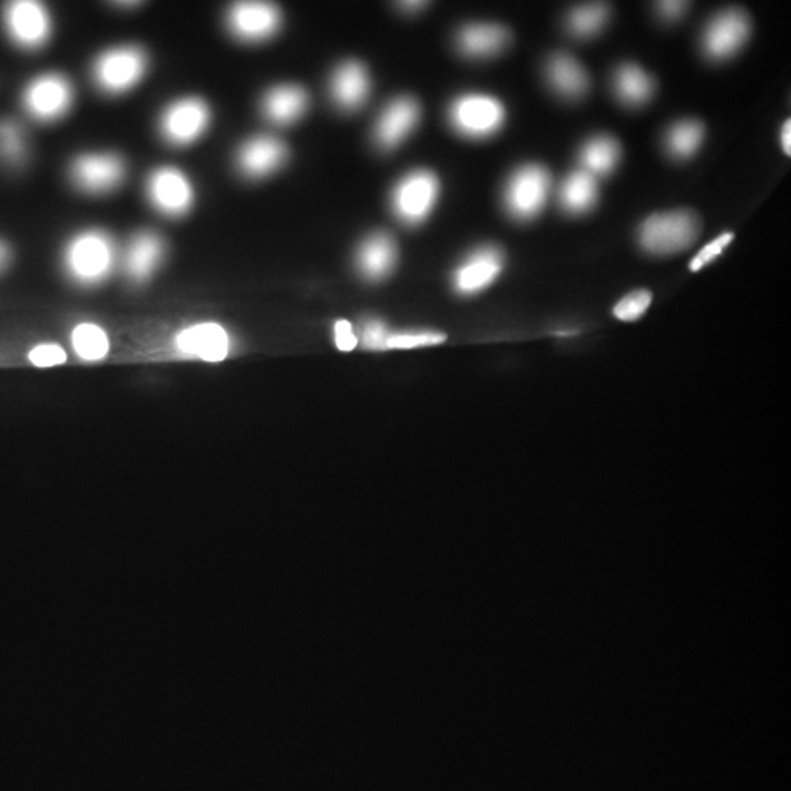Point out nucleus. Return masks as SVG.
<instances>
[{
  "label": "nucleus",
  "mask_w": 791,
  "mask_h": 791,
  "mask_svg": "<svg viewBox=\"0 0 791 791\" xmlns=\"http://www.w3.org/2000/svg\"><path fill=\"white\" fill-rule=\"evenodd\" d=\"M116 257L118 251L110 235L100 230H87L68 242L64 264L72 281L92 286L110 276Z\"/></svg>",
  "instance_id": "obj_1"
},
{
  "label": "nucleus",
  "mask_w": 791,
  "mask_h": 791,
  "mask_svg": "<svg viewBox=\"0 0 791 791\" xmlns=\"http://www.w3.org/2000/svg\"><path fill=\"white\" fill-rule=\"evenodd\" d=\"M700 221L686 211L654 214L639 227V244L646 253L670 255L681 253L695 242Z\"/></svg>",
  "instance_id": "obj_2"
},
{
  "label": "nucleus",
  "mask_w": 791,
  "mask_h": 791,
  "mask_svg": "<svg viewBox=\"0 0 791 791\" xmlns=\"http://www.w3.org/2000/svg\"><path fill=\"white\" fill-rule=\"evenodd\" d=\"M146 52L137 46H118L101 53L92 65V79L110 96L124 95L138 86L146 76Z\"/></svg>",
  "instance_id": "obj_3"
},
{
  "label": "nucleus",
  "mask_w": 791,
  "mask_h": 791,
  "mask_svg": "<svg viewBox=\"0 0 791 791\" xmlns=\"http://www.w3.org/2000/svg\"><path fill=\"white\" fill-rule=\"evenodd\" d=\"M506 109L500 100L487 95H463L450 105L449 123L456 133L469 139L490 138L500 131Z\"/></svg>",
  "instance_id": "obj_4"
},
{
  "label": "nucleus",
  "mask_w": 791,
  "mask_h": 791,
  "mask_svg": "<svg viewBox=\"0 0 791 791\" xmlns=\"http://www.w3.org/2000/svg\"><path fill=\"white\" fill-rule=\"evenodd\" d=\"M551 191V175L546 167L530 163L519 167L505 189V206L516 221L528 222L546 207Z\"/></svg>",
  "instance_id": "obj_5"
},
{
  "label": "nucleus",
  "mask_w": 791,
  "mask_h": 791,
  "mask_svg": "<svg viewBox=\"0 0 791 791\" xmlns=\"http://www.w3.org/2000/svg\"><path fill=\"white\" fill-rule=\"evenodd\" d=\"M76 91L62 74L48 72L31 79L22 95V105L39 123H56L71 110Z\"/></svg>",
  "instance_id": "obj_6"
},
{
  "label": "nucleus",
  "mask_w": 791,
  "mask_h": 791,
  "mask_svg": "<svg viewBox=\"0 0 791 791\" xmlns=\"http://www.w3.org/2000/svg\"><path fill=\"white\" fill-rule=\"evenodd\" d=\"M440 183L430 170H413L400 179L392 193L396 217L404 225H420L434 208L439 198Z\"/></svg>",
  "instance_id": "obj_7"
},
{
  "label": "nucleus",
  "mask_w": 791,
  "mask_h": 791,
  "mask_svg": "<svg viewBox=\"0 0 791 791\" xmlns=\"http://www.w3.org/2000/svg\"><path fill=\"white\" fill-rule=\"evenodd\" d=\"M211 107L198 97H184L166 107L160 118V134L176 147L191 146L211 127Z\"/></svg>",
  "instance_id": "obj_8"
},
{
  "label": "nucleus",
  "mask_w": 791,
  "mask_h": 791,
  "mask_svg": "<svg viewBox=\"0 0 791 791\" xmlns=\"http://www.w3.org/2000/svg\"><path fill=\"white\" fill-rule=\"evenodd\" d=\"M3 25L9 39L26 50L43 48L52 37V18L43 3L17 0L3 11Z\"/></svg>",
  "instance_id": "obj_9"
},
{
  "label": "nucleus",
  "mask_w": 791,
  "mask_h": 791,
  "mask_svg": "<svg viewBox=\"0 0 791 791\" xmlns=\"http://www.w3.org/2000/svg\"><path fill=\"white\" fill-rule=\"evenodd\" d=\"M69 176L82 193L101 195L123 185L127 166L115 153H84L74 158Z\"/></svg>",
  "instance_id": "obj_10"
},
{
  "label": "nucleus",
  "mask_w": 791,
  "mask_h": 791,
  "mask_svg": "<svg viewBox=\"0 0 791 791\" xmlns=\"http://www.w3.org/2000/svg\"><path fill=\"white\" fill-rule=\"evenodd\" d=\"M147 197L157 212L167 217H180L194 204V186L183 170L162 166L147 179Z\"/></svg>",
  "instance_id": "obj_11"
},
{
  "label": "nucleus",
  "mask_w": 791,
  "mask_h": 791,
  "mask_svg": "<svg viewBox=\"0 0 791 791\" xmlns=\"http://www.w3.org/2000/svg\"><path fill=\"white\" fill-rule=\"evenodd\" d=\"M282 25L276 4L265 2H237L227 12V27L237 40L260 43L272 39Z\"/></svg>",
  "instance_id": "obj_12"
},
{
  "label": "nucleus",
  "mask_w": 791,
  "mask_h": 791,
  "mask_svg": "<svg viewBox=\"0 0 791 791\" xmlns=\"http://www.w3.org/2000/svg\"><path fill=\"white\" fill-rule=\"evenodd\" d=\"M751 35V22L740 9L719 13L705 28L702 49L712 60H725L736 55Z\"/></svg>",
  "instance_id": "obj_13"
},
{
  "label": "nucleus",
  "mask_w": 791,
  "mask_h": 791,
  "mask_svg": "<svg viewBox=\"0 0 791 791\" xmlns=\"http://www.w3.org/2000/svg\"><path fill=\"white\" fill-rule=\"evenodd\" d=\"M505 255L495 245L479 246L453 273V287L459 295L472 296L487 290L500 276Z\"/></svg>",
  "instance_id": "obj_14"
},
{
  "label": "nucleus",
  "mask_w": 791,
  "mask_h": 791,
  "mask_svg": "<svg viewBox=\"0 0 791 791\" xmlns=\"http://www.w3.org/2000/svg\"><path fill=\"white\" fill-rule=\"evenodd\" d=\"M420 104L413 97L402 96L390 101L381 111L374 127V141L381 150L399 147L418 127Z\"/></svg>",
  "instance_id": "obj_15"
},
{
  "label": "nucleus",
  "mask_w": 791,
  "mask_h": 791,
  "mask_svg": "<svg viewBox=\"0 0 791 791\" xmlns=\"http://www.w3.org/2000/svg\"><path fill=\"white\" fill-rule=\"evenodd\" d=\"M175 346L186 357L198 358L207 362H221L230 355V333L217 323L189 325L178 333Z\"/></svg>",
  "instance_id": "obj_16"
},
{
  "label": "nucleus",
  "mask_w": 791,
  "mask_h": 791,
  "mask_svg": "<svg viewBox=\"0 0 791 791\" xmlns=\"http://www.w3.org/2000/svg\"><path fill=\"white\" fill-rule=\"evenodd\" d=\"M286 156V146L281 139L260 135L242 144L236 165L246 178L262 179L276 172L285 163Z\"/></svg>",
  "instance_id": "obj_17"
},
{
  "label": "nucleus",
  "mask_w": 791,
  "mask_h": 791,
  "mask_svg": "<svg viewBox=\"0 0 791 791\" xmlns=\"http://www.w3.org/2000/svg\"><path fill=\"white\" fill-rule=\"evenodd\" d=\"M371 81L364 65L357 60L344 62L330 79V95L344 111H355L369 100Z\"/></svg>",
  "instance_id": "obj_18"
},
{
  "label": "nucleus",
  "mask_w": 791,
  "mask_h": 791,
  "mask_svg": "<svg viewBox=\"0 0 791 791\" xmlns=\"http://www.w3.org/2000/svg\"><path fill=\"white\" fill-rule=\"evenodd\" d=\"M165 255V242L156 232H138L124 255V267L131 281L141 283L152 277Z\"/></svg>",
  "instance_id": "obj_19"
},
{
  "label": "nucleus",
  "mask_w": 791,
  "mask_h": 791,
  "mask_svg": "<svg viewBox=\"0 0 791 791\" xmlns=\"http://www.w3.org/2000/svg\"><path fill=\"white\" fill-rule=\"evenodd\" d=\"M509 43L510 32L507 28L488 22L463 27L456 36L459 52L471 59L492 58L502 52Z\"/></svg>",
  "instance_id": "obj_20"
},
{
  "label": "nucleus",
  "mask_w": 791,
  "mask_h": 791,
  "mask_svg": "<svg viewBox=\"0 0 791 791\" xmlns=\"http://www.w3.org/2000/svg\"><path fill=\"white\" fill-rule=\"evenodd\" d=\"M309 92L300 86H277L265 92L262 110L264 118L279 127L295 124L309 109Z\"/></svg>",
  "instance_id": "obj_21"
},
{
  "label": "nucleus",
  "mask_w": 791,
  "mask_h": 791,
  "mask_svg": "<svg viewBox=\"0 0 791 791\" xmlns=\"http://www.w3.org/2000/svg\"><path fill=\"white\" fill-rule=\"evenodd\" d=\"M547 81L554 92L567 100H578L589 90L590 81L584 65L567 53L551 56L546 68Z\"/></svg>",
  "instance_id": "obj_22"
},
{
  "label": "nucleus",
  "mask_w": 791,
  "mask_h": 791,
  "mask_svg": "<svg viewBox=\"0 0 791 791\" xmlns=\"http://www.w3.org/2000/svg\"><path fill=\"white\" fill-rule=\"evenodd\" d=\"M398 262V246L389 234L371 235L367 237L357 254V267L362 277L371 282L383 281L388 277Z\"/></svg>",
  "instance_id": "obj_23"
},
{
  "label": "nucleus",
  "mask_w": 791,
  "mask_h": 791,
  "mask_svg": "<svg viewBox=\"0 0 791 791\" xmlns=\"http://www.w3.org/2000/svg\"><path fill=\"white\" fill-rule=\"evenodd\" d=\"M613 88L623 105L641 107L653 99L655 81L637 65L625 64L614 72Z\"/></svg>",
  "instance_id": "obj_24"
},
{
  "label": "nucleus",
  "mask_w": 791,
  "mask_h": 791,
  "mask_svg": "<svg viewBox=\"0 0 791 791\" xmlns=\"http://www.w3.org/2000/svg\"><path fill=\"white\" fill-rule=\"evenodd\" d=\"M597 178L582 169L567 175L558 189V202L563 211L569 214L589 212L597 204Z\"/></svg>",
  "instance_id": "obj_25"
},
{
  "label": "nucleus",
  "mask_w": 791,
  "mask_h": 791,
  "mask_svg": "<svg viewBox=\"0 0 791 791\" xmlns=\"http://www.w3.org/2000/svg\"><path fill=\"white\" fill-rule=\"evenodd\" d=\"M621 157L622 148L617 139L609 135H598L582 147L579 162L582 170L588 172L594 178H603L616 169Z\"/></svg>",
  "instance_id": "obj_26"
},
{
  "label": "nucleus",
  "mask_w": 791,
  "mask_h": 791,
  "mask_svg": "<svg viewBox=\"0 0 791 791\" xmlns=\"http://www.w3.org/2000/svg\"><path fill=\"white\" fill-rule=\"evenodd\" d=\"M30 155V143L25 127L16 119H0V160L9 167L26 165Z\"/></svg>",
  "instance_id": "obj_27"
},
{
  "label": "nucleus",
  "mask_w": 791,
  "mask_h": 791,
  "mask_svg": "<svg viewBox=\"0 0 791 791\" xmlns=\"http://www.w3.org/2000/svg\"><path fill=\"white\" fill-rule=\"evenodd\" d=\"M705 128L697 120H681L674 124L665 135V147L670 156L686 160L700 150L704 141Z\"/></svg>",
  "instance_id": "obj_28"
},
{
  "label": "nucleus",
  "mask_w": 791,
  "mask_h": 791,
  "mask_svg": "<svg viewBox=\"0 0 791 791\" xmlns=\"http://www.w3.org/2000/svg\"><path fill=\"white\" fill-rule=\"evenodd\" d=\"M609 9L606 3H589L572 9L566 26L572 36L589 39L607 25Z\"/></svg>",
  "instance_id": "obj_29"
},
{
  "label": "nucleus",
  "mask_w": 791,
  "mask_h": 791,
  "mask_svg": "<svg viewBox=\"0 0 791 791\" xmlns=\"http://www.w3.org/2000/svg\"><path fill=\"white\" fill-rule=\"evenodd\" d=\"M72 346L81 360L99 361L109 352V339L99 325L81 323L74 329Z\"/></svg>",
  "instance_id": "obj_30"
},
{
  "label": "nucleus",
  "mask_w": 791,
  "mask_h": 791,
  "mask_svg": "<svg viewBox=\"0 0 791 791\" xmlns=\"http://www.w3.org/2000/svg\"><path fill=\"white\" fill-rule=\"evenodd\" d=\"M446 341L443 333L430 332V330H418V332H390L385 351L389 349H416L423 346H434Z\"/></svg>",
  "instance_id": "obj_31"
},
{
  "label": "nucleus",
  "mask_w": 791,
  "mask_h": 791,
  "mask_svg": "<svg viewBox=\"0 0 791 791\" xmlns=\"http://www.w3.org/2000/svg\"><path fill=\"white\" fill-rule=\"evenodd\" d=\"M651 302H653V293L650 291L642 290L632 292L614 306V316H616L617 320L632 323V321L639 320L641 316L648 311Z\"/></svg>",
  "instance_id": "obj_32"
},
{
  "label": "nucleus",
  "mask_w": 791,
  "mask_h": 791,
  "mask_svg": "<svg viewBox=\"0 0 791 791\" xmlns=\"http://www.w3.org/2000/svg\"><path fill=\"white\" fill-rule=\"evenodd\" d=\"M734 240L733 232H725V234L715 237L710 244H706L704 248L700 251L689 263V268L691 272H700V270L706 267L710 263L714 262L716 257L723 254V251L727 248L732 241Z\"/></svg>",
  "instance_id": "obj_33"
},
{
  "label": "nucleus",
  "mask_w": 791,
  "mask_h": 791,
  "mask_svg": "<svg viewBox=\"0 0 791 791\" xmlns=\"http://www.w3.org/2000/svg\"><path fill=\"white\" fill-rule=\"evenodd\" d=\"M389 334L390 330L385 328L383 321L372 319L362 324L358 342L371 351H385Z\"/></svg>",
  "instance_id": "obj_34"
},
{
  "label": "nucleus",
  "mask_w": 791,
  "mask_h": 791,
  "mask_svg": "<svg viewBox=\"0 0 791 791\" xmlns=\"http://www.w3.org/2000/svg\"><path fill=\"white\" fill-rule=\"evenodd\" d=\"M30 361L36 367H55L67 361V353L58 344H39L30 352Z\"/></svg>",
  "instance_id": "obj_35"
},
{
  "label": "nucleus",
  "mask_w": 791,
  "mask_h": 791,
  "mask_svg": "<svg viewBox=\"0 0 791 791\" xmlns=\"http://www.w3.org/2000/svg\"><path fill=\"white\" fill-rule=\"evenodd\" d=\"M334 342H336L338 349L343 352L353 351L357 348L358 336L349 321L341 320L334 324Z\"/></svg>",
  "instance_id": "obj_36"
},
{
  "label": "nucleus",
  "mask_w": 791,
  "mask_h": 791,
  "mask_svg": "<svg viewBox=\"0 0 791 791\" xmlns=\"http://www.w3.org/2000/svg\"><path fill=\"white\" fill-rule=\"evenodd\" d=\"M687 8H689L687 2H658L657 3V11L660 12V16L663 17L664 20H667V21L678 20V18H682L683 16H685Z\"/></svg>",
  "instance_id": "obj_37"
},
{
  "label": "nucleus",
  "mask_w": 791,
  "mask_h": 791,
  "mask_svg": "<svg viewBox=\"0 0 791 791\" xmlns=\"http://www.w3.org/2000/svg\"><path fill=\"white\" fill-rule=\"evenodd\" d=\"M790 120L784 124L783 131H781V143H783V150L785 152V155L790 156L791 155V143H790Z\"/></svg>",
  "instance_id": "obj_38"
},
{
  "label": "nucleus",
  "mask_w": 791,
  "mask_h": 791,
  "mask_svg": "<svg viewBox=\"0 0 791 791\" xmlns=\"http://www.w3.org/2000/svg\"><path fill=\"white\" fill-rule=\"evenodd\" d=\"M9 258H11V251H9L8 246L4 245L3 242H0V272L7 267Z\"/></svg>",
  "instance_id": "obj_39"
},
{
  "label": "nucleus",
  "mask_w": 791,
  "mask_h": 791,
  "mask_svg": "<svg viewBox=\"0 0 791 791\" xmlns=\"http://www.w3.org/2000/svg\"><path fill=\"white\" fill-rule=\"evenodd\" d=\"M422 2H400L398 3L399 8L404 9V11L412 12V11H420L421 8H423Z\"/></svg>",
  "instance_id": "obj_40"
}]
</instances>
